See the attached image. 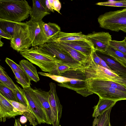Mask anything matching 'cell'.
<instances>
[{
  "mask_svg": "<svg viewBox=\"0 0 126 126\" xmlns=\"http://www.w3.org/2000/svg\"><path fill=\"white\" fill-rule=\"evenodd\" d=\"M32 10L25 0H0V18L21 22L28 18Z\"/></svg>",
  "mask_w": 126,
  "mask_h": 126,
  "instance_id": "cell-1",
  "label": "cell"
},
{
  "mask_svg": "<svg viewBox=\"0 0 126 126\" xmlns=\"http://www.w3.org/2000/svg\"><path fill=\"white\" fill-rule=\"evenodd\" d=\"M19 53L22 57L38 66L42 71L49 73L54 70L58 63L61 61L38 46L32 47Z\"/></svg>",
  "mask_w": 126,
  "mask_h": 126,
  "instance_id": "cell-2",
  "label": "cell"
},
{
  "mask_svg": "<svg viewBox=\"0 0 126 126\" xmlns=\"http://www.w3.org/2000/svg\"><path fill=\"white\" fill-rule=\"evenodd\" d=\"M83 77L86 79H106L116 82L126 86V79L120 77L107 68L96 64L92 56L88 63L80 69Z\"/></svg>",
  "mask_w": 126,
  "mask_h": 126,
  "instance_id": "cell-3",
  "label": "cell"
},
{
  "mask_svg": "<svg viewBox=\"0 0 126 126\" xmlns=\"http://www.w3.org/2000/svg\"><path fill=\"white\" fill-rule=\"evenodd\" d=\"M97 20L101 28L118 32L126 27V8L106 12L99 16Z\"/></svg>",
  "mask_w": 126,
  "mask_h": 126,
  "instance_id": "cell-4",
  "label": "cell"
},
{
  "mask_svg": "<svg viewBox=\"0 0 126 126\" xmlns=\"http://www.w3.org/2000/svg\"><path fill=\"white\" fill-rule=\"evenodd\" d=\"M10 41L11 47L18 52L32 46L28 26L26 22H16Z\"/></svg>",
  "mask_w": 126,
  "mask_h": 126,
  "instance_id": "cell-5",
  "label": "cell"
},
{
  "mask_svg": "<svg viewBox=\"0 0 126 126\" xmlns=\"http://www.w3.org/2000/svg\"><path fill=\"white\" fill-rule=\"evenodd\" d=\"M88 90L93 94L97 95L99 98L117 101L126 100V92L112 87L98 85L86 80Z\"/></svg>",
  "mask_w": 126,
  "mask_h": 126,
  "instance_id": "cell-6",
  "label": "cell"
},
{
  "mask_svg": "<svg viewBox=\"0 0 126 126\" xmlns=\"http://www.w3.org/2000/svg\"><path fill=\"white\" fill-rule=\"evenodd\" d=\"M39 47L73 69L81 68L84 67L80 62L66 54L54 42L48 41Z\"/></svg>",
  "mask_w": 126,
  "mask_h": 126,
  "instance_id": "cell-7",
  "label": "cell"
},
{
  "mask_svg": "<svg viewBox=\"0 0 126 126\" xmlns=\"http://www.w3.org/2000/svg\"><path fill=\"white\" fill-rule=\"evenodd\" d=\"M24 90L28 100V108L37 119L38 124L46 123V116L44 109L33 89L30 87Z\"/></svg>",
  "mask_w": 126,
  "mask_h": 126,
  "instance_id": "cell-8",
  "label": "cell"
},
{
  "mask_svg": "<svg viewBox=\"0 0 126 126\" xmlns=\"http://www.w3.org/2000/svg\"><path fill=\"white\" fill-rule=\"evenodd\" d=\"M26 23L28 26L32 47L39 46L47 42L43 27L44 22L42 20L36 21L30 19Z\"/></svg>",
  "mask_w": 126,
  "mask_h": 126,
  "instance_id": "cell-9",
  "label": "cell"
},
{
  "mask_svg": "<svg viewBox=\"0 0 126 126\" xmlns=\"http://www.w3.org/2000/svg\"><path fill=\"white\" fill-rule=\"evenodd\" d=\"M86 36V39L92 44L94 49L101 52H105L112 40L111 36L108 32H93Z\"/></svg>",
  "mask_w": 126,
  "mask_h": 126,
  "instance_id": "cell-10",
  "label": "cell"
},
{
  "mask_svg": "<svg viewBox=\"0 0 126 126\" xmlns=\"http://www.w3.org/2000/svg\"><path fill=\"white\" fill-rule=\"evenodd\" d=\"M49 85V101L54 117V121L52 125L61 126L60 121L62 117V106L57 94L55 84L50 82Z\"/></svg>",
  "mask_w": 126,
  "mask_h": 126,
  "instance_id": "cell-11",
  "label": "cell"
},
{
  "mask_svg": "<svg viewBox=\"0 0 126 126\" xmlns=\"http://www.w3.org/2000/svg\"><path fill=\"white\" fill-rule=\"evenodd\" d=\"M23 112L15 108L6 98L0 93V121L5 122L6 118H15L16 116L23 115Z\"/></svg>",
  "mask_w": 126,
  "mask_h": 126,
  "instance_id": "cell-12",
  "label": "cell"
},
{
  "mask_svg": "<svg viewBox=\"0 0 126 126\" xmlns=\"http://www.w3.org/2000/svg\"><path fill=\"white\" fill-rule=\"evenodd\" d=\"M33 90L44 109L46 116V124L52 125L54 117L49 103L48 92L40 88H35Z\"/></svg>",
  "mask_w": 126,
  "mask_h": 126,
  "instance_id": "cell-13",
  "label": "cell"
},
{
  "mask_svg": "<svg viewBox=\"0 0 126 126\" xmlns=\"http://www.w3.org/2000/svg\"><path fill=\"white\" fill-rule=\"evenodd\" d=\"M58 42L74 49L90 57L91 56L94 49L92 44L87 39Z\"/></svg>",
  "mask_w": 126,
  "mask_h": 126,
  "instance_id": "cell-14",
  "label": "cell"
},
{
  "mask_svg": "<svg viewBox=\"0 0 126 126\" xmlns=\"http://www.w3.org/2000/svg\"><path fill=\"white\" fill-rule=\"evenodd\" d=\"M58 85L75 91L84 97L93 93L88 89L86 80L73 79L69 81L60 83Z\"/></svg>",
  "mask_w": 126,
  "mask_h": 126,
  "instance_id": "cell-15",
  "label": "cell"
},
{
  "mask_svg": "<svg viewBox=\"0 0 126 126\" xmlns=\"http://www.w3.org/2000/svg\"><path fill=\"white\" fill-rule=\"evenodd\" d=\"M98 55L107 63L111 70L121 77L126 79V68L104 53L96 51Z\"/></svg>",
  "mask_w": 126,
  "mask_h": 126,
  "instance_id": "cell-16",
  "label": "cell"
},
{
  "mask_svg": "<svg viewBox=\"0 0 126 126\" xmlns=\"http://www.w3.org/2000/svg\"><path fill=\"white\" fill-rule=\"evenodd\" d=\"M54 42L66 54L80 62L84 66L88 63L91 59V57L87 56L74 49L61 43Z\"/></svg>",
  "mask_w": 126,
  "mask_h": 126,
  "instance_id": "cell-17",
  "label": "cell"
},
{
  "mask_svg": "<svg viewBox=\"0 0 126 126\" xmlns=\"http://www.w3.org/2000/svg\"><path fill=\"white\" fill-rule=\"evenodd\" d=\"M32 10L30 16L32 20L39 21L42 20L45 16L50 14L45 8L40 0H33Z\"/></svg>",
  "mask_w": 126,
  "mask_h": 126,
  "instance_id": "cell-18",
  "label": "cell"
},
{
  "mask_svg": "<svg viewBox=\"0 0 126 126\" xmlns=\"http://www.w3.org/2000/svg\"><path fill=\"white\" fill-rule=\"evenodd\" d=\"M86 39V35L81 32L75 33H67L61 31L53 39L48 41L55 42H63Z\"/></svg>",
  "mask_w": 126,
  "mask_h": 126,
  "instance_id": "cell-19",
  "label": "cell"
},
{
  "mask_svg": "<svg viewBox=\"0 0 126 126\" xmlns=\"http://www.w3.org/2000/svg\"><path fill=\"white\" fill-rule=\"evenodd\" d=\"M117 101L99 98L98 102L93 107V117L97 118L101 113L112 107Z\"/></svg>",
  "mask_w": 126,
  "mask_h": 126,
  "instance_id": "cell-20",
  "label": "cell"
},
{
  "mask_svg": "<svg viewBox=\"0 0 126 126\" xmlns=\"http://www.w3.org/2000/svg\"><path fill=\"white\" fill-rule=\"evenodd\" d=\"M20 65L31 80L37 82L40 80L36 67L27 60H22L19 62Z\"/></svg>",
  "mask_w": 126,
  "mask_h": 126,
  "instance_id": "cell-21",
  "label": "cell"
},
{
  "mask_svg": "<svg viewBox=\"0 0 126 126\" xmlns=\"http://www.w3.org/2000/svg\"><path fill=\"white\" fill-rule=\"evenodd\" d=\"M110 56L113 59L126 68V55L109 46L106 51L103 52Z\"/></svg>",
  "mask_w": 126,
  "mask_h": 126,
  "instance_id": "cell-22",
  "label": "cell"
},
{
  "mask_svg": "<svg viewBox=\"0 0 126 126\" xmlns=\"http://www.w3.org/2000/svg\"><path fill=\"white\" fill-rule=\"evenodd\" d=\"M88 79L91 82L97 84L109 86L116 89L126 92V86L113 81L106 79Z\"/></svg>",
  "mask_w": 126,
  "mask_h": 126,
  "instance_id": "cell-23",
  "label": "cell"
},
{
  "mask_svg": "<svg viewBox=\"0 0 126 126\" xmlns=\"http://www.w3.org/2000/svg\"><path fill=\"white\" fill-rule=\"evenodd\" d=\"M0 82L10 88L14 92L16 90V84L8 75L4 67L0 66Z\"/></svg>",
  "mask_w": 126,
  "mask_h": 126,
  "instance_id": "cell-24",
  "label": "cell"
},
{
  "mask_svg": "<svg viewBox=\"0 0 126 126\" xmlns=\"http://www.w3.org/2000/svg\"><path fill=\"white\" fill-rule=\"evenodd\" d=\"M112 108L106 110L100 115L97 118H95L93 126H105L110 122V116Z\"/></svg>",
  "mask_w": 126,
  "mask_h": 126,
  "instance_id": "cell-25",
  "label": "cell"
},
{
  "mask_svg": "<svg viewBox=\"0 0 126 126\" xmlns=\"http://www.w3.org/2000/svg\"><path fill=\"white\" fill-rule=\"evenodd\" d=\"M16 22L0 18V29L13 37Z\"/></svg>",
  "mask_w": 126,
  "mask_h": 126,
  "instance_id": "cell-26",
  "label": "cell"
},
{
  "mask_svg": "<svg viewBox=\"0 0 126 126\" xmlns=\"http://www.w3.org/2000/svg\"><path fill=\"white\" fill-rule=\"evenodd\" d=\"M5 61L9 66L11 69H13L19 73L26 79L27 81L31 85L30 79L25 72L23 69L20 65L16 63L13 60L6 58Z\"/></svg>",
  "mask_w": 126,
  "mask_h": 126,
  "instance_id": "cell-27",
  "label": "cell"
},
{
  "mask_svg": "<svg viewBox=\"0 0 126 126\" xmlns=\"http://www.w3.org/2000/svg\"><path fill=\"white\" fill-rule=\"evenodd\" d=\"M0 93L7 99L17 102L14 92L0 82Z\"/></svg>",
  "mask_w": 126,
  "mask_h": 126,
  "instance_id": "cell-28",
  "label": "cell"
},
{
  "mask_svg": "<svg viewBox=\"0 0 126 126\" xmlns=\"http://www.w3.org/2000/svg\"><path fill=\"white\" fill-rule=\"evenodd\" d=\"M16 90L14 92L17 102L20 103L28 107V103L24 89L16 84Z\"/></svg>",
  "mask_w": 126,
  "mask_h": 126,
  "instance_id": "cell-29",
  "label": "cell"
},
{
  "mask_svg": "<svg viewBox=\"0 0 126 126\" xmlns=\"http://www.w3.org/2000/svg\"><path fill=\"white\" fill-rule=\"evenodd\" d=\"M50 29L46 34L48 41L55 38L61 31V28L57 24L50 22Z\"/></svg>",
  "mask_w": 126,
  "mask_h": 126,
  "instance_id": "cell-30",
  "label": "cell"
},
{
  "mask_svg": "<svg viewBox=\"0 0 126 126\" xmlns=\"http://www.w3.org/2000/svg\"><path fill=\"white\" fill-rule=\"evenodd\" d=\"M38 73L41 75L49 77L57 82L60 83H63L70 81L73 79L67 78L64 76L55 75L49 73L38 72Z\"/></svg>",
  "mask_w": 126,
  "mask_h": 126,
  "instance_id": "cell-31",
  "label": "cell"
},
{
  "mask_svg": "<svg viewBox=\"0 0 126 126\" xmlns=\"http://www.w3.org/2000/svg\"><path fill=\"white\" fill-rule=\"evenodd\" d=\"M109 46L126 55V43L124 40L119 41L112 40L110 42Z\"/></svg>",
  "mask_w": 126,
  "mask_h": 126,
  "instance_id": "cell-32",
  "label": "cell"
},
{
  "mask_svg": "<svg viewBox=\"0 0 126 126\" xmlns=\"http://www.w3.org/2000/svg\"><path fill=\"white\" fill-rule=\"evenodd\" d=\"M96 4L103 6L123 7L126 8V0L108 1L106 2H98L96 3Z\"/></svg>",
  "mask_w": 126,
  "mask_h": 126,
  "instance_id": "cell-33",
  "label": "cell"
},
{
  "mask_svg": "<svg viewBox=\"0 0 126 126\" xmlns=\"http://www.w3.org/2000/svg\"><path fill=\"white\" fill-rule=\"evenodd\" d=\"M71 69H73L61 61L58 63L56 69L49 74L60 76L62 73Z\"/></svg>",
  "mask_w": 126,
  "mask_h": 126,
  "instance_id": "cell-34",
  "label": "cell"
},
{
  "mask_svg": "<svg viewBox=\"0 0 126 126\" xmlns=\"http://www.w3.org/2000/svg\"><path fill=\"white\" fill-rule=\"evenodd\" d=\"M11 69L15 75L17 82L21 86L23 89H28L31 87V84L20 74L14 69L12 68Z\"/></svg>",
  "mask_w": 126,
  "mask_h": 126,
  "instance_id": "cell-35",
  "label": "cell"
},
{
  "mask_svg": "<svg viewBox=\"0 0 126 126\" xmlns=\"http://www.w3.org/2000/svg\"><path fill=\"white\" fill-rule=\"evenodd\" d=\"M8 100L14 107L18 110L23 112L30 111L28 107L25 105L15 101Z\"/></svg>",
  "mask_w": 126,
  "mask_h": 126,
  "instance_id": "cell-36",
  "label": "cell"
},
{
  "mask_svg": "<svg viewBox=\"0 0 126 126\" xmlns=\"http://www.w3.org/2000/svg\"><path fill=\"white\" fill-rule=\"evenodd\" d=\"M23 115L27 118L30 122V124L33 126H36L38 124V121L34 115L31 111L23 112Z\"/></svg>",
  "mask_w": 126,
  "mask_h": 126,
  "instance_id": "cell-37",
  "label": "cell"
},
{
  "mask_svg": "<svg viewBox=\"0 0 126 126\" xmlns=\"http://www.w3.org/2000/svg\"><path fill=\"white\" fill-rule=\"evenodd\" d=\"M49 1L52 8L61 14L60 11L61 6L60 1L59 0H49Z\"/></svg>",
  "mask_w": 126,
  "mask_h": 126,
  "instance_id": "cell-38",
  "label": "cell"
},
{
  "mask_svg": "<svg viewBox=\"0 0 126 126\" xmlns=\"http://www.w3.org/2000/svg\"><path fill=\"white\" fill-rule=\"evenodd\" d=\"M45 8L48 12H54V10L52 8L49 1V0H40Z\"/></svg>",
  "mask_w": 126,
  "mask_h": 126,
  "instance_id": "cell-39",
  "label": "cell"
},
{
  "mask_svg": "<svg viewBox=\"0 0 126 126\" xmlns=\"http://www.w3.org/2000/svg\"><path fill=\"white\" fill-rule=\"evenodd\" d=\"M91 56L93 61L96 64L101 66L100 58L97 54L96 51L94 49Z\"/></svg>",
  "mask_w": 126,
  "mask_h": 126,
  "instance_id": "cell-40",
  "label": "cell"
},
{
  "mask_svg": "<svg viewBox=\"0 0 126 126\" xmlns=\"http://www.w3.org/2000/svg\"><path fill=\"white\" fill-rule=\"evenodd\" d=\"M4 38L11 40L12 37L11 35L0 29V39Z\"/></svg>",
  "mask_w": 126,
  "mask_h": 126,
  "instance_id": "cell-41",
  "label": "cell"
},
{
  "mask_svg": "<svg viewBox=\"0 0 126 126\" xmlns=\"http://www.w3.org/2000/svg\"><path fill=\"white\" fill-rule=\"evenodd\" d=\"M50 22L48 23H45L44 24L43 27L44 32L46 34L49 31L50 28Z\"/></svg>",
  "mask_w": 126,
  "mask_h": 126,
  "instance_id": "cell-42",
  "label": "cell"
},
{
  "mask_svg": "<svg viewBox=\"0 0 126 126\" xmlns=\"http://www.w3.org/2000/svg\"><path fill=\"white\" fill-rule=\"evenodd\" d=\"M100 59L101 60V66L105 68H107L110 70H111L110 68L108 66V65L103 60L100 58Z\"/></svg>",
  "mask_w": 126,
  "mask_h": 126,
  "instance_id": "cell-43",
  "label": "cell"
},
{
  "mask_svg": "<svg viewBox=\"0 0 126 126\" xmlns=\"http://www.w3.org/2000/svg\"><path fill=\"white\" fill-rule=\"evenodd\" d=\"M27 118L25 116H22L20 117L19 121L21 123L24 124L26 123L27 122Z\"/></svg>",
  "mask_w": 126,
  "mask_h": 126,
  "instance_id": "cell-44",
  "label": "cell"
},
{
  "mask_svg": "<svg viewBox=\"0 0 126 126\" xmlns=\"http://www.w3.org/2000/svg\"><path fill=\"white\" fill-rule=\"evenodd\" d=\"M14 126H22L20 123L19 119H15Z\"/></svg>",
  "mask_w": 126,
  "mask_h": 126,
  "instance_id": "cell-45",
  "label": "cell"
},
{
  "mask_svg": "<svg viewBox=\"0 0 126 126\" xmlns=\"http://www.w3.org/2000/svg\"><path fill=\"white\" fill-rule=\"evenodd\" d=\"M0 39V47H1L3 46L4 43L1 41V39Z\"/></svg>",
  "mask_w": 126,
  "mask_h": 126,
  "instance_id": "cell-46",
  "label": "cell"
},
{
  "mask_svg": "<svg viewBox=\"0 0 126 126\" xmlns=\"http://www.w3.org/2000/svg\"><path fill=\"white\" fill-rule=\"evenodd\" d=\"M121 31L126 33V27L123 29Z\"/></svg>",
  "mask_w": 126,
  "mask_h": 126,
  "instance_id": "cell-47",
  "label": "cell"
},
{
  "mask_svg": "<svg viewBox=\"0 0 126 126\" xmlns=\"http://www.w3.org/2000/svg\"><path fill=\"white\" fill-rule=\"evenodd\" d=\"M105 126H111L110 121Z\"/></svg>",
  "mask_w": 126,
  "mask_h": 126,
  "instance_id": "cell-48",
  "label": "cell"
},
{
  "mask_svg": "<svg viewBox=\"0 0 126 126\" xmlns=\"http://www.w3.org/2000/svg\"><path fill=\"white\" fill-rule=\"evenodd\" d=\"M123 40L126 43V36L125 37V39Z\"/></svg>",
  "mask_w": 126,
  "mask_h": 126,
  "instance_id": "cell-49",
  "label": "cell"
},
{
  "mask_svg": "<svg viewBox=\"0 0 126 126\" xmlns=\"http://www.w3.org/2000/svg\"></svg>",
  "mask_w": 126,
  "mask_h": 126,
  "instance_id": "cell-50",
  "label": "cell"
}]
</instances>
